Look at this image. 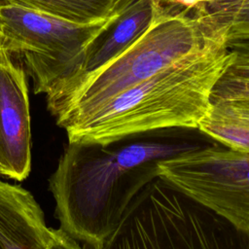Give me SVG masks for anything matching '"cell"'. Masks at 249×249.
Wrapping results in <instances>:
<instances>
[{
	"label": "cell",
	"instance_id": "cell-1",
	"mask_svg": "<svg viewBox=\"0 0 249 249\" xmlns=\"http://www.w3.org/2000/svg\"><path fill=\"white\" fill-rule=\"evenodd\" d=\"M217 143L197 127H169L106 143L69 142L50 178L60 229L101 249L131 200L164 160Z\"/></svg>",
	"mask_w": 249,
	"mask_h": 249
},
{
	"label": "cell",
	"instance_id": "cell-2",
	"mask_svg": "<svg viewBox=\"0 0 249 249\" xmlns=\"http://www.w3.org/2000/svg\"><path fill=\"white\" fill-rule=\"evenodd\" d=\"M234 57L225 40L164 68L66 125L68 141L106 143L148 130L197 127Z\"/></svg>",
	"mask_w": 249,
	"mask_h": 249
},
{
	"label": "cell",
	"instance_id": "cell-3",
	"mask_svg": "<svg viewBox=\"0 0 249 249\" xmlns=\"http://www.w3.org/2000/svg\"><path fill=\"white\" fill-rule=\"evenodd\" d=\"M229 26L202 9L165 7L150 27L121 55L48 105L64 128L107 100L166 67L227 40ZM228 41V40H227Z\"/></svg>",
	"mask_w": 249,
	"mask_h": 249
},
{
	"label": "cell",
	"instance_id": "cell-4",
	"mask_svg": "<svg viewBox=\"0 0 249 249\" xmlns=\"http://www.w3.org/2000/svg\"><path fill=\"white\" fill-rule=\"evenodd\" d=\"M101 249H249V231L159 176L131 200Z\"/></svg>",
	"mask_w": 249,
	"mask_h": 249
},
{
	"label": "cell",
	"instance_id": "cell-5",
	"mask_svg": "<svg viewBox=\"0 0 249 249\" xmlns=\"http://www.w3.org/2000/svg\"><path fill=\"white\" fill-rule=\"evenodd\" d=\"M122 10L105 20L81 24L2 3L0 51L22 59L35 93L54 96L75 79L89 45Z\"/></svg>",
	"mask_w": 249,
	"mask_h": 249
},
{
	"label": "cell",
	"instance_id": "cell-6",
	"mask_svg": "<svg viewBox=\"0 0 249 249\" xmlns=\"http://www.w3.org/2000/svg\"><path fill=\"white\" fill-rule=\"evenodd\" d=\"M159 168L179 191L249 231V152L217 142L164 160Z\"/></svg>",
	"mask_w": 249,
	"mask_h": 249
},
{
	"label": "cell",
	"instance_id": "cell-7",
	"mask_svg": "<svg viewBox=\"0 0 249 249\" xmlns=\"http://www.w3.org/2000/svg\"><path fill=\"white\" fill-rule=\"evenodd\" d=\"M31 168V126L23 68L0 51V174L17 181Z\"/></svg>",
	"mask_w": 249,
	"mask_h": 249
},
{
	"label": "cell",
	"instance_id": "cell-8",
	"mask_svg": "<svg viewBox=\"0 0 249 249\" xmlns=\"http://www.w3.org/2000/svg\"><path fill=\"white\" fill-rule=\"evenodd\" d=\"M164 8L159 0H131L89 45L75 79L59 93L48 97L47 104L67 95L87 77L121 55L150 27Z\"/></svg>",
	"mask_w": 249,
	"mask_h": 249
},
{
	"label": "cell",
	"instance_id": "cell-9",
	"mask_svg": "<svg viewBox=\"0 0 249 249\" xmlns=\"http://www.w3.org/2000/svg\"><path fill=\"white\" fill-rule=\"evenodd\" d=\"M52 234L33 196L0 181V249H45Z\"/></svg>",
	"mask_w": 249,
	"mask_h": 249
},
{
	"label": "cell",
	"instance_id": "cell-10",
	"mask_svg": "<svg viewBox=\"0 0 249 249\" xmlns=\"http://www.w3.org/2000/svg\"><path fill=\"white\" fill-rule=\"evenodd\" d=\"M197 128L229 148L249 152V102L213 101Z\"/></svg>",
	"mask_w": 249,
	"mask_h": 249
},
{
	"label": "cell",
	"instance_id": "cell-11",
	"mask_svg": "<svg viewBox=\"0 0 249 249\" xmlns=\"http://www.w3.org/2000/svg\"><path fill=\"white\" fill-rule=\"evenodd\" d=\"M68 21L89 24L105 20L131 0H3Z\"/></svg>",
	"mask_w": 249,
	"mask_h": 249
},
{
	"label": "cell",
	"instance_id": "cell-12",
	"mask_svg": "<svg viewBox=\"0 0 249 249\" xmlns=\"http://www.w3.org/2000/svg\"><path fill=\"white\" fill-rule=\"evenodd\" d=\"M202 8L229 26L228 46H249V0H216Z\"/></svg>",
	"mask_w": 249,
	"mask_h": 249
},
{
	"label": "cell",
	"instance_id": "cell-13",
	"mask_svg": "<svg viewBox=\"0 0 249 249\" xmlns=\"http://www.w3.org/2000/svg\"><path fill=\"white\" fill-rule=\"evenodd\" d=\"M247 100L249 101V78H241L226 73L216 84L211 101Z\"/></svg>",
	"mask_w": 249,
	"mask_h": 249
},
{
	"label": "cell",
	"instance_id": "cell-14",
	"mask_svg": "<svg viewBox=\"0 0 249 249\" xmlns=\"http://www.w3.org/2000/svg\"><path fill=\"white\" fill-rule=\"evenodd\" d=\"M234 52L235 57L227 73L232 76L249 78V47L248 46H229Z\"/></svg>",
	"mask_w": 249,
	"mask_h": 249
},
{
	"label": "cell",
	"instance_id": "cell-15",
	"mask_svg": "<svg viewBox=\"0 0 249 249\" xmlns=\"http://www.w3.org/2000/svg\"><path fill=\"white\" fill-rule=\"evenodd\" d=\"M45 249H83L77 240L69 236L61 229L53 230V234Z\"/></svg>",
	"mask_w": 249,
	"mask_h": 249
},
{
	"label": "cell",
	"instance_id": "cell-16",
	"mask_svg": "<svg viewBox=\"0 0 249 249\" xmlns=\"http://www.w3.org/2000/svg\"><path fill=\"white\" fill-rule=\"evenodd\" d=\"M163 6L175 10H196L201 8L200 0H159Z\"/></svg>",
	"mask_w": 249,
	"mask_h": 249
},
{
	"label": "cell",
	"instance_id": "cell-17",
	"mask_svg": "<svg viewBox=\"0 0 249 249\" xmlns=\"http://www.w3.org/2000/svg\"><path fill=\"white\" fill-rule=\"evenodd\" d=\"M213 1H216V0H200V3H201V8L207 4V3H210V2H213Z\"/></svg>",
	"mask_w": 249,
	"mask_h": 249
},
{
	"label": "cell",
	"instance_id": "cell-18",
	"mask_svg": "<svg viewBox=\"0 0 249 249\" xmlns=\"http://www.w3.org/2000/svg\"><path fill=\"white\" fill-rule=\"evenodd\" d=\"M244 101H247V100H244ZM248 102H249V101H248Z\"/></svg>",
	"mask_w": 249,
	"mask_h": 249
},
{
	"label": "cell",
	"instance_id": "cell-19",
	"mask_svg": "<svg viewBox=\"0 0 249 249\" xmlns=\"http://www.w3.org/2000/svg\"><path fill=\"white\" fill-rule=\"evenodd\" d=\"M230 47H231V46H230ZM248 47H249V46H248Z\"/></svg>",
	"mask_w": 249,
	"mask_h": 249
}]
</instances>
